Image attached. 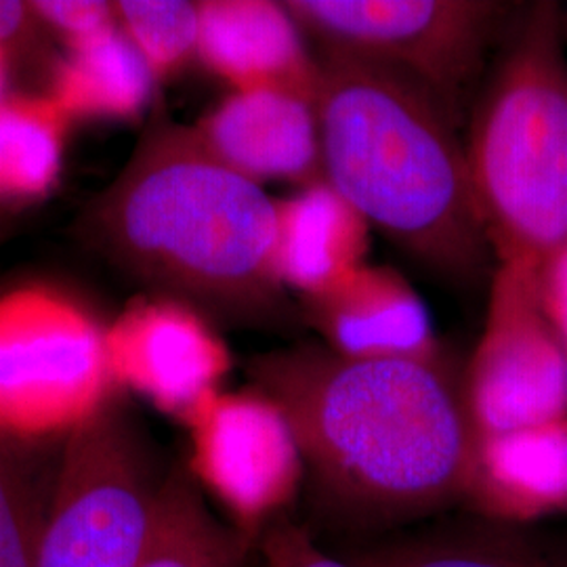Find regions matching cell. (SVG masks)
Wrapping results in <instances>:
<instances>
[{
  "mask_svg": "<svg viewBox=\"0 0 567 567\" xmlns=\"http://www.w3.org/2000/svg\"><path fill=\"white\" fill-rule=\"evenodd\" d=\"M250 386L282 410L326 517L383 532L468 498L477 431L465 365L433 355L349 358L299 343L248 362Z\"/></svg>",
  "mask_w": 567,
  "mask_h": 567,
  "instance_id": "obj_1",
  "label": "cell"
},
{
  "mask_svg": "<svg viewBox=\"0 0 567 567\" xmlns=\"http://www.w3.org/2000/svg\"><path fill=\"white\" fill-rule=\"evenodd\" d=\"M82 243L150 295L215 324L286 326L276 198L156 107L121 173L82 210Z\"/></svg>",
  "mask_w": 567,
  "mask_h": 567,
  "instance_id": "obj_2",
  "label": "cell"
},
{
  "mask_svg": "<svg viewBox=\"0 0 567 567\" xmlns=\"http://www.w3.org/2000/svg\"><path fill=\"white\" fill-rule=\"evenodd\" d=\"M318 58L324 182L437 278L461 288L492 280L463 126L421 82L386 65L332 51Z\"/></svg>",
  "mask_w": 567,
  "mask_h": 567,
  "instance_id": "obj_3",
  "label": "cell"
},
{
  "mask_svg": "<svg viewBox=\"0 0 567 567\" xmlns=\"http://www.w3.org/2000/svg\"><path fill=\"white\" fill-rule=\"evenodd\" d=\"M466 164L498 264L567 238V42L561 4H517L465 122Z\"/></svg>",
  "mask_w": 567,
  "mask_h": 567,
  "instance_id": "obj_4",
  "label": "cell"
},
{
  "mask_svg": "<svg viewBox=\"0 0 567 567\" xmlns=\"http://www.w3.org/2000/svg\"><path fill=\"white\" fill-rule=\"evenodd\" d=\"M107 324L58 284L25 280L0 290V435L61 444L121 393L107 364Z\"/></svg>",
  "mask_w": 567,
  "mask_h": 567,
  "instance_id": "obj_5",
  "label": "cell"
},
{
  "mask_svg": "<svg viewBox=\"0 0 567 567\" xmlns=\"http://www.w3.org/2000/svg\"><path fill=\"white\" fill-rule=\"evenodd\" d=\"M116 393L61 444L37 567H140L168 473Z\"/></svg>",
  "mask_w": 567,
  "mask_h": 567,
  "instance_id": "obj_6",
  "label": "cell"
},
{
  "mask_svg": "<svg viewBox=\"0 0 567 567\" xmlns=\"http://www.w3.org/2000/svg\"><path fill=\"white\" fill-rule=\"evenodd\" d=\"M316 51L421 82L465 126L517 4L496 0H286Z\"/></svg>",
  "mask_w": 567,
  "mask_h": 567,
  "instance_id": "obj_7",
  "label": "cell"
},
{
  "mask_svg": "<svg viewBox=\"0 0 567 567\" xmlns=\"http://www.w3.org/2000/svg\"><path fill=\"white\" fill-rule=\"evenodd\" d=\"M465 391L477 437L567 419V347L536 297L534 265L496 264Z\"/></svg>",
  "mask_w": 567,
  "mask_h": 567,
  "instance_id": "obj_8",
  "label": "cell"
},
{
  "mask_svg": "<svg viewBox=\"0 0 567 567\" xmlns=\"http://www.w3.org/2000/svg\"><path fill=\"white\" fill-rule=\"evenodd\" d=\"M189 473L224 505L244 534L265 526L297 496L305 465L282 410L255 386L219 391L183 423Z\"/></svg>",
  "mask_w": 567,
  "mask_h": 567,
  "instance_id": "obj_9",
  "label": "cell"
},
{
  "mask_svg": "<svg viewBox=\"0 0 567 567\" xmlns=\"http://www.w3.org/2000/svg\"><path fill=\"white\" fill-rule=\"evenodd\" d=\"M105 349L116 389L145 398L179 423L221 391L231 370L217 324L163 295L142 292L124 305L107 324Z\"/></svg>",
  "mask_w": 567,
  "mask_h": 567,
  "instance_id": "obj_10",
  "label": "cell"
},
{
  "mask_svg": "<svg viewBox=\"0 0 567 567\" xmlns=\"http://www.w3.org/2000/svg\"><path fill=\"white\" fill-rule=\"evenodd\" d=\"M204 147L246 179L322 182V150L316 95L264 86L231 91L192 124Z\"/></svg>",
  "mask_w": 567,
  "mask_h": 567,
  "instance_id": "obj_11",
  "label": "cell"
},
{
  "mask_svg": "<svg viewBox=\"0 0 567 567\" xmlns=\"http://www.w3.org/2000/svg\"><path fill=\"white\" fill-rule=\"evenodd\" d=\"M198 63L231 91L286 86L316 95L320 58L276 0H203Z\"/></svg>",
  "mask_w": 567,
  "mask_h": 567,
  "instance_id": "obj_12",
  "label": "cell"
},
{
  "mask_svg": "<svg viewBox=\"0 0 567 567\" xmlns=\"http://www.w3.org/2000/svg\"><path fill=\"white\" fill-rule=\"evenodd\" d=\"M305 324L349 358H414L442 349L423 299L400 271L365 264L322 295L305 297Z\"/></svg>",
  "mask_w": 567,
  "mask_h": 567,
  "instance_id": "obj_13",
  "label": "cell"
},
{
  "mask_svg": "<svg viewBox=\"0 0 567 567\" xmlns=\"http://www.w3.org/2000/svg\"><path fill=\"white\" fill-rule=\"evenodd\" d=\"M276 264L286 290L316 297L368 264L370 224L330 183L276 198Z\"/></svg>",
  "mask_w": 567,
  "mask_h": 567,
  "instance_id": "obj_14",
  "label": "cell"
},
{
  "mask_svg": "<svg viewBox=\"0 0 567 567\" xmlns=\"http://www.w3.org/2000/svg\"><path fill=\"white\" fill-rule=\"evenodd\" d=\"M466 501L505 524L567 508V419L477 437Z\"/></svg>",
  "mask_w": 567,
  "mask_h": 567,
  "instance_id": "obj_15",
  "label": "cell"
},
{
  "mask_svg": "<svg viewBox=\"0 0 567 567\" xmlns=\"http://www.w3.org/2000/svg\"><path fill=\"white\" fill-rule=\"evenodd\" d=\"M158 81L116 25L51 65L47 95L76 122H137L156 110Z\"/></svg>",
  "mask_w": 567,
  "mask_h": 567,
  "instance_id": "obj_16",
  "label": "cell"
},
{
  "mask_svg": "<svg viewBox=\"0 0 567 567\" xmlns=\"http://www.w3.org/2000/svg\"><path fill=\"white\" fill-rule=\"evenodd\" d=\"M343 559L351 567H559L513 524L484 515L381 536Z\"/></svg>",
  "mask_w": 567,
  "mask_h": 567,
  "instance_id": "obj_17",
  "label": "cell"
},
{
  "mask_svg": "<svg viewBox=\"0 0 567 567\" xmlns=\"http://www.w3.org/2000/svg\"><path fill=\"white\" fill-rule=\"evenodd\" d=\"M74 124L47 93L0 103V203H39L58 187Z\"/></svg>",
  "mask_w": 567,
  "mask_h": 567,
  "instance_id": "obj_18",
  "label": "cell"
},
{
  "mask_svg": "<svg viewBox=\"0 0 567 567\" xmlns=\"http://www.w3.org/2000/svg\"><path fill=\"white\" fill-rule=\"evenodd\" d=\"M246 548L248 534L210 511L187 465L173 466L140 567H243Z\"/></svg>",
  "mask_w": 567,
  "mask_h": 567,
  "instance_id": "obj_19",
  "label": "cell"
},
{
  "mask_svg": "<svg viewBox=\"0 0 567 567\" xmlns=\"http://www.w3.org/2000/svg\"><path fill=\"white\" fill-rule=\"evenodd\" d=\"M44 447L0 435V567H37L49 501Z\"/></svg>",
  "mask_w": 567,
  "mask_h": 567,
  "instance_id": "obj_20",
  "label": "cell"
},
{
  "mask_svg": "<svg viewBox=\"0 0 567 567\" xmlns=\"http://www.w3.org/2000/svg\"><path fill=\"white\" fill-rule=\"evenodd\" d=\"M116 20L158 84L179 79L187 68L198 63V2L122 0L116 2Z\"/></svg>",
  "mask_w": 567,
  "mask_h": 567,
  "instance_id": "obj_21",
  "label": "cell"
},
{
  "mask_svg": "<svg viewBox=\"0 0 567 567\" xmlns=\"http://www.w3.org/2000/svg\"><path fill=\"white\" fill-rule=\"evenodd\" d=\"M32 9L41 25L60 37L65 49L95 41L118 25L116 2L103 0H37Z\"/></svg>",
  "mask_w": 567,
  "mask_h": 567,
  "instance_id": "obj_22",
  "label": "cell"
},
{
  "mask_svg": "<svg viewBox=\"0 0 567 567\" xmlns=\"http://www.w3.org/2000/svg\"><path fill=\"white\" fill-rule=\"evenodd\" d=\"M264 567H351L344 559L326 553L303 527L278 517L264 534Z\"/></svg>",
  "mask_w": 567,
  "mask_h": 567,
  "instance_id": "obj_23",
  "label": "cell"
},
{
  "mask_svg": "<svg viewBox=\"0 0 567 567\" xmlns=\"http://www.w3.org/2000/svg\"><path fill=\"white\" fill-rule=\"evenodd\" d=\"M534 286L548 322L567 347V238L534 265Z\"/></svg>",
  "mask_w": 567,
  "mask_h": 567,
  "instance_id": "obj_24",
  "label": "cell"
},
{
  "mask_svg": "<svg viewBox=\"0 0 567 567\" xmlns=\"http://www.w3.org/2000/svg\"><path fill=\"white\" fill-rule=\"evenodd\" d=\"M34 25H41L32 2L0 0V49L16 55V49L30 37Z\"/></svg>",
  "mask_w": 567,
  "mask_h": 567,
  "instance_id": "obj_25",
  "label": "cell"
},
{
  "mask_svg": "<svg viewBox=\"0 0 567 567\" xmlns=\"http://www.w3.org/2000/svg\"><path fill=\"white\" fill-rule=\"evenodd\" d=\"M11 70H13V55L9 51L0 49V103L11 95V91H9Z\"/></svg>",
  "mask_w": 567,
  "mask_h": 567,
  "instance_id": "obj_26",
  "label": "cell"
},
{
  "mask_svg": "<svg viewBox=\"0 0 567 567\" xmlns=\"http://www.w3.org/2000/svg\"><path fill=\"white\" fill-rule=\"evenodd\" d=\"M561 25H564V37H566L567 42V7L561 4Z\"/></svg>",
  "mask_w": 567,
  "mask_h": 567,
  "instance_id": "obj_27",
  "label": "cell"
}]
</instances>
